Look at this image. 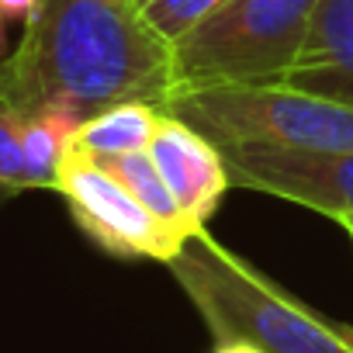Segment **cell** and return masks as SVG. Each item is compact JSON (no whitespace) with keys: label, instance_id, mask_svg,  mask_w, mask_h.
Masks as SVG:
<instances>
[{"label":"cell","instance_id":"cell-1","mask_svg":"<svg viewBox=\"0 0 353 353\" xmlns=\"http://www.w3.org/2000/svg\"><path fill=\"white\" fill-rule=\"evenodd\" d=\"M173 94V42L139 0H39L25 35L0 59V97L21 114H97L111 104H159Z\"/></svg>","mask_w":353,"mask_h":353},{"label":"cell","instance_id":"cell-2","mask_svg":"<svg viewBox=\"0 0 353 353\" xmlns=\"http://www.w3.org/2000/svg\"><path fill=\"white\" fill-rule=\"evenodd\" d=\"M173 281L219 339H246L267 353H353L343 322L288 294L208 229L188 236L170 263Z\"/></svg>","mask_w":353,"mask_h":353},{"label":"cell","instance_id":"cell-3","mask_svg":"<svg viewBox=\"0 0 353 353\" xmlns=\"http://www.w3.org/2000/svg\"><path fill=\"white\" fill-rule=\"evenodd\" d=\"M319 0H225L173 42V90L284 83Z\"/></svg>","mask_w":353,"mask_h":353},{"label":"cell","instance_id":"cell-4","mask_svg":"<svg viewBox=\"0 0 353 353\" xmlns=\"http://www.w3.org/2000/svg\"><path fill=\"white\" fill-rule=\"evenodd\" d=\"M212 142H267L319 152H353V104L288 83H229L173 90L163 101Z\"/></svg>","mask_w":353,"mask_h":353},{"label":"cell","instance_id":"cell-5","mask_svg":"<svg viewBox=\"0 0 353 353\" xmlns=\"http://www.w3.org/2000/svg\"><path fill=\"white\" fill-rule=\"evenodd\" d=\"M56 191L63 194L77 229L108 256L170 263L188 236L159 222L118 176L90 156L66 149Z\"/></svg>","mask_w":353,"mask_h":353},{"label":"cell","instance_id":"cell-6","mask_svg":"<svg viewBox=\"0 0 353 353\" xmlns=\"http://www.w3.org/2000/svg\"><path fill=\"white\" fill-rule=\"evenodd\" d=\"M232 188L281 198L353 225V152H319L267 142H215Z\"/></svg>","mask_w":353,"mask_h":353},{"label":"cell","instance_id":"cell-7","mask_svg":"<svg viewBox=\"0 0 353 353\" xmlns=\"http://www.w3.org/2000/svg\"><path fill=\"white\" fill-rule=\"evenodd\" d=\"M145 152L152 156L156 170L163 173L170 194L184 208L191 225L205 229L208 219L219 212L225 191L232 188L219 145L208 135H201L198 128H191L188 121H181L176 114L163 111Z\"/></svg>","mask_w":353,"mask_h":353},{"label":"cell","instance_id":"cell-8","mask_svg":"<svg viewBox=\"0 0 353 353\" xmlns=\"http://www.w3.org/2000/svg\"><path fill=\"white\" fill-rule=\"evenodd\" d=\"M288 87L353 104V0H319Z\"/></svg>","mask_w":353,"mask_h":353},{"label":"cell","instance_id":"cell-9","mask_svg":"<svg viewBox=\"0 0 353 353\" xmlns=\"http://www.w3.org/2000/svg\"><path fill=\"white\" fill-rule=\"evenodd\" d=\"M163 118L159 104H145V101H125V104H111L97 114H87L70 145L80 156L90 159H104V156H121V152H142L149 149L156 125Z\"/></svg>","mask_w":353,"mask_h":353},{"label":"cell","instance_id":"cell-10","mask_svg":"<svg viewBox=\"0 0 353 353\" xmlns=\"http://www.w3.org/2000/svg\"><path fill=\"white\" fill-rule=\"evenodd\" d=\"M101 166H108L118 181L159 219V222H166V225H173V229H181L184 236H191V232H198L194 225H191V219L184 215V208L176 205V198L170 194V188H166V181H163V173L156 170V163H152V156L142 149V152H121V156H104V159H97Z\"/></svg>","mask_w":353,"mask_h":353},{"label":"cell","instance_id":"cell-11","mask_svg":"<svg viewBox=\"0 0 353 353\" xmlns=\"http://www.w3.org/2000/svg\"><path fill=\"white\" fill-rule=\"evenodd\" d=\"M42 191L28 159V114H21L8 97H0V194Z\"/></svg>","mask_w":353,"mask_h":353},{"label":"cell","instance_id":"cell-12","mask_svg":"<svg viewBox=\"0 0 353 353\" xmlns=\"http://www.w3.org/2000/svg\"><path fill=\"white\" fill-rule=\"evenodd\" d=\"M145 21L166 39L176 42L191 28H198L208 14H215L225 0H139Z\"/></svg>","mask_w":353,"mask_h":353},{"label":"cell","instance_id":"cell-13","mask_svg":"<svg viewBox=\"0 0 353 353\" xmlns=\"http://www.w3.org/2000/svg\"><path fill=\"white\" fill-rule=\"evenodd\" d=\"M39 8V0H0V14L8 21H28Z\"/></svg>","mask_w":353,"mask_h":353},{"label":"cell","instance_id":"cell-14","mask_svg":"<svg viewBox=\"0 0 353 353\" xmlns=\"http://www.w3.org/2000/svg\"><path fill=\"white\" fill-rule=\"evenodd\" d=\"M212 353H267V350H260L256 343H246V339H219Z\"/></svg>","mask_w":353,"mask_h":353},{"label":"cell","instance_id":"cell-15","mask_svg":"<svg viewBox=\"0 0 353 353\" xmlns=\"http://www.w3.org/2000/svg\"><path fill=\"white\" fill-rule=\"evenodd\" d=\"M4 21H8V18L0 14V46H4Z\"/></svg>","mask_w":353,"mask_h":353},{"label":"cell","instance_id":"cell-16","mask_svg":"<svg viewBox=\"0 0 353 353\" xmlns=\"http://www.w3.org/2000/svg\"><path fill=\"white\" fill-rule=\"evenodd\" d=\"M346 336H350V343H353V325H346Z\"/></svg>","mask_w":353,"mask_h":353},{"label":"cell","instance_id":"cell-17","mask_svg":"<svg viewBox=\"0 0 353 353\" xmlns=\"http://www.w3.org/2000/svg\"><path fill=\"white\" fill-rule=\"evenodd\" d=\"M346 232H350V239H353V225H350V229H346Z\"/></svg>","mask_w":353,"mask_h":353}]
</instances>
